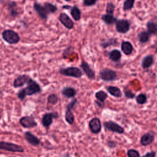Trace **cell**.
Instances as JSON below:
<instances>
[{
  "label": "cell",
  "mask_w": 157,
  "mask_h": 157,
  "mask_svg": "<svg viewBox=\"0 0 157 157\" xmlns=\"http://www.w3.org/2000/svg\"><path fill=\"white\" fill-rule=\"evenodd\" d=\"M26 84L27 86L21 89L17 93V97L21 101H23L26 96H31L41 91L40 85L31 78L28 80Z\"/></svg>",
  "instance_id": "1"
},
{
  "label": "cell",
  "mask_w": 157,
  "mask_h": 157,
  "mask_svg": "<svg viewBox=\"0 0 157 157\" xmlns=\"http://www.w3.org/2000/svg\"><path fill=\"white\" fill-rule=\"evenodd\" d=\"M2 37L7 43L10 44H16L20 40L18 34L12 29H6L3 31Z\"/></svg>",
  "instance_id": "2"
},
{
  "label": "cell",
  "mask_w": 157,
  "mask_h": 157,
  "mask_svg": "<svg viewBox=\"0 0 157 157\" xmlns=\"http://www.w3.org/2000/svg\"><path fill=\"white\" fill-rule=\"evenodd\" d=\"M0 149L14 153L24 152V148L21 145L5 141L0 142Z\"/></svg>",
  "instance_id": "3"
},
{
  "label": "cell",
  "mask_w": 157,
  "mask_h": 157,
  "mask_svg": "<svg viewBox=\"0 0 157 157\" xmlns=\"http://www.w3.org/2000/svg\"><path fill=\"white\" fill-rule=\"evenodd\" d=\"M59 72L62 75L74 78H80L83 74L82 71L78 67L74 66L61 69Z\"/></svg>",
  "instance_id": "4"
},
{
  "label": "cell",
  "mask_w": 157,
  "mask_h": 157,
  "mask_svg": "<svg viewBox=\"0 0 157 157\" xmlns=\"http://www.w3.org/2000/svg\"><path fill=\"white\" fill-rule=\"evenodd\" d=\"M104 127L109 131L116 132L118 134H123L124 132V128L113 121H105L103 123Z\"/></svg>",
  "instance_id": "5"
},
{
  "label": "cell",
  "mask_w": 157,
  "mask_h": 157,
  "mask_svg": "<svg viewBox=\"0 0 157 157\" xmlns=\"http://www.w3.org/2000/svg\"><path fill=\"white\" fill-rule=\"evenodd\" d=\"M19 123L21 126L25 128H33L37 126L34 117L31 116H23L19 120Z\"/></svg>",
  "instance_id": "6"
},
{
  "label": "cell",
  "mask_w": 157,
  "mask_h": 157,
  "mask_svg": "<svg viewBox=\"0 0 157 157\" xmlns=\"http://www.w3.org/2000/svg\"><path fill=\"white\" fill-rule=\"evenodd\" d=\"M58 118V114L56 112L46 113L43 115L41 122L44 128H48L53 123V119H57Z\"/></svg>",
  "instance_id": "7"
},
{
  "label": "cell",
  "mask_w": 157,
  "mask_h": 157,
  "mask_svg": "<svg viewBox=\"0 0 157 157\" xmlns=\"http://www.w3.org/2000/svg\"><path fill=\"white\" fill-rule=\"evenodd\" d=\"M100 78L104 81H113L117 79L116 72L110 69L105 68L102 69L99 72Z\"/></svg>",
  "instance_id": "8"
},
{
  "label": "cell",
  "mask_w": 157,
  "mask_h": 157,
  "mask_svg": "<svg viewBox=\"0 0 157 157\" xmlns=\"http://www.w3.org/2000/svg\"><path fill=\"white\" fill-rule=\"evenodd\" d=\"M88 126L90 131L93 134L99 133L102 129V124L100 119L98 117H94L91 118L88 123Z\"/></svg>",
  "instance_id": "9"
},
{
  "label": "cell",
  "mask_w": 157,
  "mask_h": 157,
  "mask_svg": "<svg viewBox=\"0 0 157 157\" xmlns=\"http://www.w3.org/2000/svg\"><path fill=\"white\" fill-rule=\"evenodd\" d=\"M115 28L120 33H126L130 28V23L128 20L125 19L117 20L115 22Z\"/></svg>",
  "instance_id": "10"
},
{
  "label": "cell",
  "mask_w": 157,
  "mask_h": 157,
  "mask_svg": "<svg viewBox=\"0 0 157 157\" xmlns=\"http://www.w3.org/2000/svg\"><path fill=\"white\" fill-rule=\"evenodd\" d=\"M155 138V133L153 131H148L142 136L140 142L142 146H147L152 144Z\"/></svg>",
  "instance_id": "11"
},
{
  "label": "cell",
  "mask_w": 157,
  "mask_h": 157,
  "mask_svg": "<svg viewBox=\"0 0 157 157\" xmlns=\"http://www.w3.org/2000/svg\"><path fill=\"white\" fill-rule=\"evenodd\" d=\"M24 137L27 142L33 146L37 147L40 143V139L30 131H26L24 134Z\"/></svg>",
  "instance_id": "12"
},
{
  "label": "cell",
  "mask_w": 157,
  "mask_h": 157,
  "mask_svg": "<svg viewBox=\"0 0 157 157\" xmlns=\"http://www.w3.org/2000/svg\"><path fill=\"white\" fill-rule=\"evenodd\" d=\"M59 20L61 23L69 29H72L74 27V22L71 18L65 13H61L59 16Z\"/></svg>",
  "instance_id": "13"
},
{
  "label": "cell",
  "mask_w": 157,
  "mask_h": 157,
  "mask_svg": "<svg viewBox=\"0 0 157 157\" xmlns=\"http://www.w3.org/2000/svg\"><path fill=\"white\" fill-rule=\"evenodd\" d=\"M80 67L83 70V72L86 74V77L90 79H94L95 78V72L90 67V65L85 62V61H82Z\"/></svg>",
  "instance_id": "14"
},
{
  "label": "cell",
  "mask_w": 157,
  "mask_h": 157,
  "mask_svg": "<svg viewBox=\"0 0 157 157\" xmlns=\"http://www.w3.org/2000/svg\"><path fill=\"white\" fill-rule=\"evenodd\" d=\"M34 9L38 14V15L43 20H47L48 18V13L47 12L45 8L42 6L39 3H34Z\"/></svg>",
  "instance_id": "15"
},
{
  "label": "cell",
  "mask_w": 157,
  "mask_h": 157,
  "mask_svg": "<svg viewBox=\"0 0 157 157\" xmlns=\"http://www.w3.org/2000/svg\"><path fill=\"white\" fill-rule=\"evenodd\" d=\"M31 77L26 75V74H23V75H20L19 76H18L13 81V85L15 88H19V87H21L23 86L25 84H26L28 80Z\"/></svg>",
  "instance_id": "16"
},
{
  "label": "cell",
  "mask_w": 157,
  "mask_h": 157,
  "mask_svg": "<svg viewBox=\"0 0 157 157\" xmlns=\"http://www.w3.org/2000/svg\"><path fill=\"white\" fill-rule=\"evenodd\" d=\"M154 62V58L153 55H147L145 56L142 61V67L143 69H146L149 68L150 67H151L152 66V64H153Z\"/></svg>",
  "instance_id": "17"
},
{
  "label": "cell",
  "mask_w": 157,
  "mask_h": 157,
  "mask_svg": "<svg viewBox=\"0 0 157 157\" xmlns=\"http://www.w3.org/2000/svg\"><path fill=\"white\" fill-rule=\"evenodd\" d=\"M62 94L67 98H74L76 94H77V91L76 90L72 88V87H70V86H66L64 87L62 91H61Z\"/></svg>",
  "instance_id": "18"
},
{
  "label": "cell",
  "mask_w": 157,
  "mask_h": 157,
  "mask_svg": "<svg viewBox=\"0 0 157 157\" xmlns=\"http://www.w3.org/2000/svg\"><path fill=\"white\" fill-rule=\"evenodd\" d=\"M121 48L122 52L126 55H131L133 50V47L132 44L128 41H123L121 43Z\"/></svg>",
  "instance_id": "19"
},
{
  "label": "cell",
  "mask_w": 157,
  "mask_h": 157,
  "mask_svg": "<svg viewBox=\"0 0 157 157\" xmlns=\"http://www.w3.org/2000/svg\"><path fill=\"white\" fill-rule=\"evenodd\" d=\"M107 90L110 94L115 98H120L122 96V92L121 90L117 86H109L107 88Z\"/></svg>",
  "instance_id": "20"
},
{
  "label": "cell",
  "mask_w": 157,
  "mask_h": 157,
  "mask_svg": "<svg viewBox=\"0 0 157 157\" xmlns=\"http://www.w3.org/2000/svg\"><path fill=\"white\" fill-rule=\"evenodd\" d=\"M150 36L151 34L147 31H141L138 34L137 39L141 44H145L149 40Z\"/></svg>",
  "instance_id": "21"
},
{
  "label": "cell",
  "mask_w": 157,
  "mask_h": 157,
  "mask_svg": "<svg viewBox=\"0 0 157 157\" xmlns=\"http://www.w3.org/2000/svg\"><path fill=\"white\" fill-rule=\"evenodd\" d=\"M109 57L112 61L117 62V61H119L120 59L121 58V53L118 50L114 49L109 52Z\"/></svg>",
  "instance_id": "22"
},
{
  "label": "cell",
  "mask_w": 157,
  "mask_h": 157,
  "mask_svg": "<svg viewBox=\"0 0 157 157\" xmlns=\"http://www.w3.org/2000/svg\"><path fill=\"white\" fill-rule=\"evenodd\" d=\"M8 10L12 17H15L18 15V12L17 10V4L14 1H12L8 4Z\"/></svg>",
  "instance_id": "23"
},
{
  "label": "cell",
  "mask_w": 157,
  "mask_h": 157,
  "mask_svg": "<svg viewBox=\"0 0 157 157\" xmlns=\"http://www.w3.org/2000/svg\"><path fill=\"white\" fill-rule=\"evenodd\" d=\"M102 20L107 25H112L115 23L117 19L113 17V15L104 14L102 16Z\"/></svg>",
  "instance_id": "24"
},
{
  "label": "cell",
  "mask_w": 157,
  "mask_h": 157,
  "mask_svg": "<svg viewBox=\"0 0 157 157\" xmlns=\"http://www.w3.org/2000/svg\"><path fill=\"white\" fill-rule=\"evenodd\" d=\"M71 15L75 21H78L81 17L80 10L77 6H74L71 9Z\"/></svg>",
  "instance_id": "25"
},
{
  "label": "cell",
  "mask_w": 157,
  "mask_h": 157,
  "mask_svg": "<svg viewBox=\"0 0 157 157\" xmlns=\"http://www.w3.org/2000/svg\"><path fill=\"white\" fill-rule=\"evenodd\" d=\"M65 120L69 124H72L74 122L75 118L73 113L72 112V110H66L65 112V115H64Z\"/></svg>",
  "instance_id": "26"
},
{
  "label": "cell",
  "mask_w": 157,
  "mask_h": 157,
  "mask_svg": "<svg viewBox=\"0 0 157 157\" xmlns=\"http://www.w3.org/2000/svg\"><path fill=\"white\" fill-rule=\"evenodd\" d=\"M147 31L151 34H156L157 31V25L153 21H148L147 24Z\"/></svg>",
  "instance_id": "27"
},
{
  "label": "cell",
  "mask_w": 157,
  "mask_h": 157,
  "mask_svg": "<svg viewBox=\"0 0 157 157\" xmlns=\"http://www.w3.org/2000/svg\"><path fill=\"white\" fill-rule=\"evenodd\" d=\"M95 97L99 102H102V103H104L105 100L107 98V94L105 92H104V91L100 90V91H98L96 93Z\"/></svg>",
  "instance_id": "28"
},
{
  "label": "cell",
  "mask_w": 157,
  "mask_h": 157,
  "mask_svg": "<svg viewBox=\"0 0 157 157\" xmlns=\"http://www.w3.org/2000/svg\"><path fill=\"white\" fill-rule=\"evenodd\" d=\"M44 7L45 8L48 13H55L57 10L56 6L50 2H45Z\"/></svg>",
  "instance_id": "29"
},
{
  "label": "cell",
  "mask_w": 157,
  "mask_h": 157,
  "mask_svg": "<svg viewBox=\"0 0 157 157\" xmlns=\"http://www.w3.org/2000/svg\"><path fill=\"white\" fill-rule=\"evenodd\" d=\"M136 101L138 104L142 105V104H145L147 101V98L146 94H145L144 93H140L139 94H138L136 96Z\"/></svg>",
  "instance_id": "30"
},
{
  "label": "cell",
  "mask_w": 157,
  "mask_h": 157,
  "mask_svg": "<svg viewBox=\"0 0 157 157\" xmlns=\"http://www.w3.org/2000/svg\"><path fill=\"white\" fill-rule=\"evenodd\" d=\"M135 0H125L123 3V10L124 11L131 10L134 5Z\"/></svg>",
  "instance_id": "31"
},
{
  "label": "cell",
  "mask_w": 157,
  "mask_h": 157,
  "mask_svg": "<svg viewBox=\"0 0 157 157\" xmlns=\"http://www.w3.org/2000/svg\"><path fill=\"white\" fill-rule=\"evenodd\" d=\"M58 101V98L55 94H51L47 97V102L52 105H55Z\"/></svg>",
  "instance_id": "32"
},
{
  "label": "cell",
  "mask_w": 157,
  "mask_h": 157,
  "mask_svg": "<svg viewBox=\"0 0 157 157\" xmlns=\"http://www.w3.org/2000/svg\"><path fill=\"white\" fill-rule=\"evenodd\" d=\"M128 157H140L139 152L135 149H129L127 151Z\"/></svg>",
  "instance_id": "33"
},
{
  "label": "cell",
  "mask_w": 157,
  "mask_h": 157,
  "mask_svg": "<svg viewBox=\"0 0 157 157\" xmlns=\"http://www.w3.org/2000/svg\"><path fill=\"white\" fill-rule=\"evenodd\" d=\"M115 10V5L112 2H108L106 7V12L107 14L113 15Z\"/></svg>",
  "instance_id": "34"
},
{
  "label": "cell",
  "mask_w": 157,
  "mask_h": 157,
  "mask_svg": "<svg viewBox=\"0 0 157 157\" xmlns=\"http://www.w3.org/2000/svg\"><path fill=\"white\" fill-rule=\"evenodd\" d=\"M123 91H124V94L125 97L128 98V99H132L135 97V94L134 93H132L131 91V90H129L127 87H124Z\"/></svg>",
  "instance_id": "35"
},
{
  "label": "cell",
  "mask_w": 157,
  "mask_h": 157,
  "mask_svg": "<svg viewBox=\"0 0 157 157\" xmlns=\"http://www.w3.org/2000/svg\"><path fill=\"white\" fill-rule=\"evenodd\" d=\"M117 44V41L115 39H111L110 40H109V41L107 40V42H102L101 45V46H102V47L104 48H106L108 46L112 45H115Z\"/></svg>",
  "instance_id": "36"
},
{
  "label": "cell",
  "mask_w": 157,
  "mask_h": 157,
  "mask_svg": "<svg viewBox=\"0 0 157 157\" xmlns=\"http://www.w3.org/2000/svg\"><path fill=\"white\" fill-rule=\"evenodd\" d=\"M77 103V99L76 98H73L69 102V104L67 105L66 106V110H72L74 107L75 106V105Z\"/></svg>",
  "instance_id": "37"
},
{
  "label": "cell",
  "mask_w": 157,
  "mask_h": 157,
  "mask_svg": "<svg viewBox=\"0 0 157 157\" xmlns=\"http://www.w3.org/2000/svg\"><path fill=\"white\" fill-rule=\"evenodd\" d=\"M97 0H83V3L84 4L85 6H92L93 5H94L96 2Z\"/></svg>",
  "instance_id": "38"
},
{
  "label": "cell",
  "mask_w": 157,
  "mask_h": 157,
  "mask_svg": "<svg viewBox=\"0 0 157 157\" xmlns=\"http://www.w3.org/2000/svg\"><path fill=\"white\" fill-rule=\"evenodd\" d=\"M107 145H108V147L110 148H115L116 147L117 144L115 141H113V140H108L107 142Z\"/></svg>",
  "instance_id": "39"
},
{
  "label": "cell",
  "mask_w": 157,
  "mask_h": 157,
  "mask_svg": "<svg viewBox=\"0 0 157 157\" xmlns=\"http://www.w3.org/2000/svg\"><path fill=\"white\" fill-rule=\"evenodd\" d=\"M156 156V152L154 151H149L145 153L142 157H155Z\"/></svg>",
  "instance_id": "40"
},
{
  "label": "cell",
  "mask_w": 157,
  "mask_h": 157,
  "mask_svg": "<svg viewBox=\"0 0 157 157\" xmlns=\"http://www.w3.org/2000/svg\"><path fill=\"white\" fill-rule=\"evenodd\" d=\"M62 157H71V156L70 155V154L69 153H66L65 154H64Z\"/></svg>",
  "instance_id": "41"
},
{
  "label": "cell",
  "mask_w": 157,
  "mask_h": 157,
  "mask_svg": "<svg viewBox=\"0 0 157 157\" xmlns=\"http://www.w3.org/2000/svg\"><path fill=\"white\" fill-rule=\"evenodd\" d=\"M65 1H70L71 0H65Z\"/></svg>",
  "instance_id": "42"
}]
</instances>
